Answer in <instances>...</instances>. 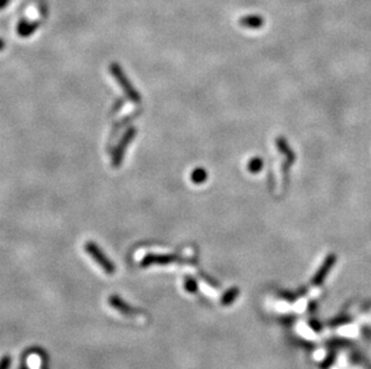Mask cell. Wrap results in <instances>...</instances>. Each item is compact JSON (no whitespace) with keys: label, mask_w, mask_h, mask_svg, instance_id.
<instances>
[{"label":"cell","mask_w":371,"mask_h":369,"mask_svg":"<svg viewBox=\"0 0 371 369\" xmlns=\"http://www.w3.org/2000/svg\"><path fill=\"white\" fill-rule=\"evenodd\" d=\"M110 72L113 76V78L116 79V83L119 84L120 89L123 90V92L125 94V96L134 103H141V95L137 91L136 87L132 86V83L130 82V79L126 76V73L124 72V70L121 68V66L116 63H112L110 65Z\"/></svg>","instance_id":"cell-1"},{"label":"cell","mask_w":371,"mask_h":369,"mask_svg":"<svg viewBox=\"0 0 371 369\" xmlns=\"http://www.w3.org/2000/svg\"><path fill=\"white\" fill-rule=\"evenodd\" d=\"M137 134V129L135 126H130L124 134L121 135L120 140L118 142L116 147L113 149L112 155H111V164H112L113 168H120L121 163H123L124 157H125V152L128 150L129 144L132 140L136 138Z\"/></svg>","instance_id":"cell-2"},{"label":"cell","mask_w":371,"mask_h":369,"mask_svg":"<svg viewBox=\"0 0 371 369\" xmlns=\"http://www.w3.org/2000/svg\"><path fill=\"white\" fill-rule=\"evenodd\" d=\"M84 251L89 254V257L101 267L102 271L107 275H113L116 272V265L111 261V259L103 253V251L93 241H88L84 245Z\"/></svg>","instance_id":"cell-3"},{"label":"cell","mask_w":371,"mask_h":369,"mask_svg":"<svg viewBox=\"0 0 371 369\" xmlns=\"http://www.w3.org/2000/svg\"><path fill=\"white\" fill-rule=\"evenodd\" d=\"M182 261L183 259L176 254H147L141 260V266L148 267L152 265H168Z\"/></svg>","instance_id":"cell-4"},{"label":"cell","mask_w":371,"mask_h":369,"mask_svg":"<svg viewBox=\"0 0 371 369\" xmlns=\"http://www.w3.org/2000/svg\"><path fill=\"white\" fill-rule=\"evenodd\" d=\"M108 304L113 309L118 310L120 314L126 315V317H135V315L139 314V310L136 309L135 307H132L131 304H129L128 302L124 301L119 295H111L108 297Z\"/></svg>","instance_id":"cell-5"},{"label":"cell","mask_w":371,"mask_h":369,"mask_svg":"<svg viewBox=\"0 0 371 369\" xmlns=\"http://www.w3.org/2000/svg\"><path fill=\"white\" fill-rule=\"evenodd\" d=\"M40 28V22L38 21H26L22 20L17 24V34L21 37H29L33 35Z\"/></svg>","instance_id":"cell-6"},{"label":"cell","mask_w":371,"mask_h":369,"mask_svg":"<svg viewBox=\"0 0 371 369\" xmlns=\"http://www.w3.org/2000/svg\"><path fill=\"white\" fill-rule=\"evenodd\" d=\"M239 23H240V25L244 26V28L258 29V28H261V26H263L264 20H263V17H261V16L250 15V16H245V17L240 18Z\"/></svg>","instance_id":"cell-7"},{"label":"cell","mask_w":371,"mask_h":369,"mask_svg":"<svg viewBox=\"0 0 371 369\" xmlns=\"http://www.w3.org/2000/svg\"><path fill=\"white\" fill-rule=\"evenodd\" d=\"M277 148L279 149L280 151H281V152L286 156V157H287V166H288V168H290L291 164H292L296 160V156H295V153H293L292 149L288 147V143L286 142L285 138H282V137L278 138L277 139Z\"/></svg>","instance_id":"cell-8"},{"label":"cell","mask_w":371,"mask_h":369,"mask_svg":"<svg viewBox=\"0 0 371 369\" xmlns=\"http://www.w3.org/2000/svg\"><path fill=\"white\" fill-rule=\"evenodd\" d=\"M190 177H191V181L195 185H202L208 179V173H207L205 168H196L191 173V176Z\"/></svg>","instance_id":"cell-9"},{"label":"cell","mask_w":371,"mask_h":369,"mask_svg":"<svg viewBox=\"0 0 371 369\" xmlns=\"http://www.w3.org/2000/svg\"><path fill=\"white\" fill-rule=\"evenodd\" d=\"M263 168V160L261 157H254L249 161L248 163V171L253 174L261 172Z\"/></svg>","instance_id":"cell-10"},{"label":"cell","mask_w":371,"mask_h":369,"mask_svg":"<svg viewBox=\"0 0 371 369\" xmlns=\"http://www.w3.org/2000/svg\"><path fill=\"white\" fill-rule=\"evenodd\" d=\"M184 288L185 290L187 291V293H196L197 291V283H196V281L193 280V278H190V277H186L185 278V282H184Z\"/></svg>","instance_id":"cell-11"},{"label":"cell","mask_w":371,"mask_h":369,"mask_svg":"<svg viewBox=\"0 0 371 369\" xmlns=\"http://www.w3.org/2000/svg\"><path fill=\"white\" fill-rule=\"evenodd\" d=\"M11 366V357L5 355L4 357H1L0 360V369H9Z\"/></svg>","instance_id":"cell-12"},{"label":"cell","mask_w":371,"mask_h":369,"mask_svg":"<svg viewBox=\"0 0 371 369\" xmlns=\"http://www.w3.org/2000/svg\"><path fill=\"white\" fill-rule=\"evenodd\" d=\"M10 1H11V0H0V10L4 9L5 6H7Z\"/></svg>","instance_id":"cell-13"},{"label":"cell","mask_w":371,"mask_h":369,"mask_svg":"<svg viewBox=\"0 0 371 369\" xmlns=\"http://www.w3.org/2000/svg\"><path fill=\"white\" fill-rule=\"evenodd\" d=\"M5 46H6V44H5L4 40H2L1 37H0V52H2V50L5 49Z\"/></svg>","instance_id":"cell-14"}]
</instances>
